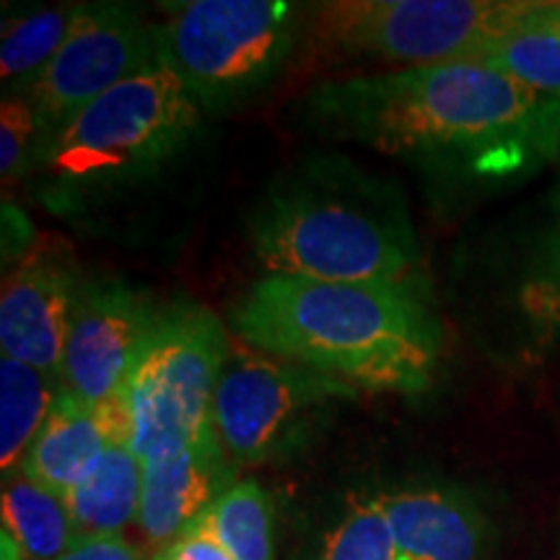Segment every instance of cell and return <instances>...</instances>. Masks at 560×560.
I'll return each mask as SVG.
<instances>
[{
	"instance_id": "cell-1",
	"label": "cell",
	"mask_w": 560,
	"mask_h": 560,
	"mask_svg": "<svg viewBox=\"0 0 560 560\" xmlns=\"http://www.w3.org/2000/svg\"><path fill=\"white\" fill-rule=\"evenodd\" d=\"M301 112L319 136L454 187L514 185L560 156V102L482 60L322 81Z\"/></svg>"
},
{
	"instance_id": "cell-2",
	"label": "cell",
	"mask_w": 560,
	"mask_h": 560,
	"mask_svg": "<svg viewBox=\"0 0 560 560\" xmlns=\"http://www.w3.org/2000/svg\"><path fill=\"white\" fill-rule=\"evenodd\" d=\"M244 346L374 392L420 395L436 380L441 325L423 291L265 272L231 306Z\"/></svg>"
},
{
	"instance_id": "cell-3",
	"label": "cell",
	"mask_w": 560,
	"mask_h": 560,
	"mask_svg": "<svg viewBox=\"0 0 560 560\" xmlns=\"http://www.w3.org/2000/svg\"><path fill=\"white\" fill-rule=\"evenodd\" d=\"M268 272L425 293L423 255L395 182L338 156L310 159L272 182L249 219Z\"/></svg>"
},
{
	"instance_id": "cell-4",
	"label": "cell",
	"mask_w": 560,
	"mask_h": 560,
	"mask_svg": "<svg viewBox=\"0 0 560 560\" xmlns=\"http://www.w3.org/2000/svg\"><path fill=\"white\" fill-rule=\"evenodd\" d=\"M202 112L164 62L122 81L42 145L30 190L73 213L143 185L174 164L200 132Z\"/></svg>"
},
{
	"instance_id": "cell-5",
	"label": "cell",
	"mask_w": 560,
	"mask_h": 560,
	"mask_svg": "<svg viewBox=\"0 0 560 560\" xmlns=\"http://www.w3.org/2000/svg\"><path fill=\"white\" fill-rule=\"evenodd\" d=\"M159 58L202 115H223L262 94L291 60L306 5L278 0L164 3Z\"/></svg>"
},
{
	"instance_id": "cell-6",
	"label": "cell",
	"mask_w": 560,
	"mask_h": 560,
	"mask_svg": "<svg viewBox=\"0 0 560 560\" xmlns=\"http://www.w3.org/2000/svg\"><path fill=\"white\" fill-rule=\"evenodd\" d=\"M540 9V0H330L312 5L306 32L342 60L416 68L478 60Z\"/></svg>"
},
{
	"instance_id": "cell-7",
	"label": "cell",
	"mask_w": 560,
	"mask_h": 560,
	"mask_svg": "<svg viewBox=\"0 0 560 560\" xmlns=\"http://www.w3.org/2000/svg\"><path fill=\"white\" fill-rule=\"evenodd\" d=\"M231 340L223 322L198 301L161 306L149 342L122 389L130 450L153 462L192 444L208 425Z\"/></svg>"
},
{
	"instance_id": "cell-8",
	"label": "cell",
	"mask_w": 560,
	"mask_h": 560,
	"mask_svg": "<svg viewBox=\"0 0 560 560\" xmlns=\"http://www.w3.org/2000/svg\"><path fill=\"white\" fill-rule=\"evenodd\" d=\"M355 387L231 342L213 392V429L236 467L289 459L312 444Z\"/></svg>"
},
{
	"instance_id": "cell-9",
	"label": "cell",
	"mask_w": 560,
	"mask_h": 560,
	"mask_svg": "<svg viewBox=\"0 0 560 560\" xmlns=\"http://www.w3.org/2000/svg\"><path fill=\"white\" fill-rule=\"evenodd\" d=\"M159 62L156 26L138 5L86 3L58 55L24 94L39 122V149L89 104Z\"/></svg>"
},
{
	"instance_id": "cell-10",
	"label": "cell",
	"mask_w": 560,
	"mask_h": 560,
	"mask_svg": "<svg viewBox=\"0 0 560 560\" xmlns=\"http://www.w3.org/2000/svg\"><path fill=\"white\" fill-rule=\"evenodd\" d=\"M159 314L161 304L128 280L83 278L62 350V389L91 405L120 400Z\"/></svg>"
},
{
	"instance_id": "cell-11",
	"label": "cell",
	"mask_w": 560,
	"mask_h": 560,
	"mask_svg": "<svg viewBox=\"0 0 560 560\" xmlns=\"http://www.w3.org/2000/svg\"><path fill=\"white\" fill-rule=\"evenodd\" d=\"M79 265L68 247L39 242L13 262L0 293L3 355L60 376L70 314L81 289Z\"/></svg>"
},
{
	"instance_id": "cell-12",
	"label": "cell",
	"mask_w": 560,
	"mask_h": 560,
	"mask_svg": "<svg viewBox=\"0 0 560 560\" xmlns=\"http://www.w3.org/2000/svg\"><path fill=\"white\" fill-rule=\"evenodd\" d=\"M371 493L400 560H490L493 556V522L467 490L423 480Z\"/></svg>"
},
{
	"instance_id": "cell-13",
	"label": "cell",
	"mask_w": 560,
	"mask_h": 560,
	"mask_svg": "<svg viewBox=\"0 0 560 560\" xmlns=\"http://www.w3.org/2000/svg\"><path fill=\"white\" fill-rule=\"evenodd\" d=\"M240 480L236 465L223 450L219 433L208 425L192 444L143 465V503L138 529L153 552L177 540L182 532Z\"/></svg>"
},
{
	"instance_id": "cell-14",
	"label": "cell",
	"mask_w": 560,
	"mask_h": 560,
	"mask_svg": "<svg viewBox=\"0 0 560 560\" xmlns=\"http://www.w3.org/2000/svg\"><path fill=\"white\" fill-rule=\"evenodd\" d=\"M128 439L122 400L91 405L60 389L50 416L26 452L21 472L66 499L109 444Z\"/></svg>"
},
{
	"instance_id": "cell-15",
	"label": "cell",
	"mask_w": 560,
	"mask_h": 560,
	"mask_svg": "<svg viewBox=\"0 0 560 560\" xmlns=\"http://www.w3.org/2000/svg\"><path fill=\"white\" fill-rule=\"evenodd\" d=\"M143 503V459L128 441H115L79 486L66 495V506L79 537H117L138 524Z\"/></svg>"
},
{
	"instance_id": "cell-16",
	"label": "cell",
	"mask_w": 560,
	"mask_h": 560,
	"mask_svg": "<svg viewBox=\"0 0 560 560\" xmlns=\"http://www.w3.org/2000/svg\"><path fill=\"white\" fill-rule=\"evenodd\" d=\"M62 389L60 376L3 355L0 359V467L19 472L26 452Z\"/></svg>"
},
{
	"instance_id": "cell-17",
	"label": "cell",
	"mask_w": 560,
	"mask_h": 560,
	"mask_svg": "<svg viewBox=\"0 0 560 560\" xmlns=\"http://www.w3.org/2000/svg\"><path fill=\"white\" fill-rule=\"evenodd\" d=\"M3 535L24 560H58L75 542L66 499L21 470L3 478Z\"/></svg>"
},
{
	"instance_id": "cell-18",
	"label": "cell",
	"mask_w": 560,
	"mask_h": 560,
	"mask_svg": "<svg viewBox=\"0 0 560 560\" xmlns=\"http://www.w3.org/2000/svg\"><path fill=\"white\" fill-rule=\"evenodd\" d=\"M83 11L86 3H62L5 21L3 42H0L3 96H24L32 89L42 70L58 55Z\"/></svg>"
},
{
	"instance_id": "cell-19",
	"label": "cell",
	"mask_w": 560,
	"mask_h": 560,
	"mask_svg": "<svg viewBox=\"0 0 560 560\" xmlns=\"http://www.w3.org/2000/svg\"><path fill=\"white\" fill-rule=\"evenodd\" d=\"M200 522L234 560H276V506L257 480H236Z\"/></svg>"
},
{
	"instance_id": "cell-20",
	"label": "cell",
	"mask_w": 560,
	"mask_h": 560,
	"mask_svg": "<svg viewBox=\"0 0 560 560\" xmlns=\"http://www.w3.org/2000/svg\"><path fill=\"white\" fill-rule=\"evenodd\" d=\"M478 60L560 102V13L542 3L535 16L495 42Z\"/></svg>"
},
{
	"instance_id": "cell-21",
	"label": "cell",
	"mask_w": 560,
	"mask_h": 560,
	"mask_svg": "<svg viewBox=\"0 0 560 560\" xmlns=\"http://www.w3.org/2000/svg\"><path fill=\"white\" fill-rule=\"evenodd\" d=\"M293 560H400L389 527L371 490L348 495L338 511Z\"/></svg>"
},
{
	"instance_id": "cell-22",
	"label": "cell",
	"mask_w": 560,
	"mask_h": 560,
	"mask_svg": "<svg viewBox=\"0 0 560 560\" xmlns=\"http://www.w3.org/2000/svg\"><path fill=\"white\" fill-rule=\"evenodd\" d=\"M520 310L540 342H560V182L550 195V213L520 283Z\"/></svg>"
},
{
	"instance_id": "cell-23",
	"label": "cell",
	"mask_w": 560,
	"mask_h": 560,
	"mask_svg": "<svg viewBox=\"0 0 560 560\" xmlns=\"http://www.w3.org/2000/svg\"><path fill=\"white\" fill-rule=\"evenodd\" d=\"M39 151V122L24 96H3L0 107V177L3 185L26 179Z\"/></svg>"
},
{
	"instance_id": "cell-24",
	"label": "cell",
	"mask_w": 560,
	"mask_h": 560,
	"mask_svg": "<svg viewBox=\"0 0 560 560\" xmlns=\"http://www.w3.org/2000/svg\"><path fill=\"white\" fill-rule=\"evenodd\" d=\"M149 560H234L226 548L215 540V535L206 524L198 522L190 529L182 532L177 540L166 545L156 552H151Z\"/></svg>"
},
{
	"instance_id": "cell-25",
	"label": "cell",
	"mask_w": 560,
	"mask_h": 560,
	"mask_svg": "<svg viewBox=\"0 0 560 560\" xmlns=\"http://www.w3.org/2000/svg\"><path fill=\"white\" fill-rule=\"evenodd\" d=\"M58 560H145L136 545L117 537H79Z\"/></svg>"
},
{
	"instance_id": "cell-26",
	"label": "cell",
	"mask_w": 560,
	"mask_h": 560,
	"mask_svg": "<svg viewBox=\"0 0 560 560\" xmlns=\"http://www.w3.org/2000/svg\"><path fill=\"white\" fill-rule=\"evenodd\" d=\"M552 9H556V13H560V0H552Z\"/></svg>"
}]
</instances>
